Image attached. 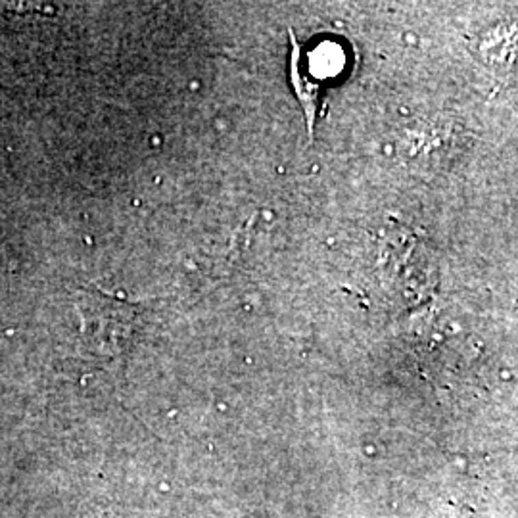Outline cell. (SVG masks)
Instances as JSON below:
<instances>
[{
    "mask_svg": "<svg viewBox=\"0 0 518 518\" xmlns=\"http://www.w3.org/2000/svg\"><path fill=\"white\" fill-rule=\"evenodd\" d=\"M292 47H294V54H292V83H294V88H296L299 100H301V106H304V112H306L307 117V125H309V131H311L317 114L319 85L315 83V79H311V75L307 73L306 58L301 56L299 47H297L294 37H292Z\"/></svg>",
    "mask_w": 518,
    "mask_h": 518,
    "instance_id": "2",
    "label": "cell"
},
{
    "mask_svg": "<svg viewBox=\"0 0 518 518\" xmlns=\"http://www.w3.org/2000/svg\"><path fill=\"white\" fill-rule=\"evenodd\" d=\"M81 317L83 334L102 347H114L134 325V307L123 299L106 296L102 292H81L75 299Z\"/></svg>",
    "mask_w": 518,
    "mask_h": 518,
    "instance_id": "1",
    "label": "cell"
}]
</instances>
